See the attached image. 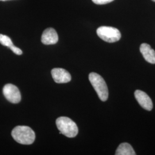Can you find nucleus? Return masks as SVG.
<instances>
[{
  "instance_id": "obj_9",
  "label": "nucleus",
  "mask_w": 155,
  "mask_h": 155,
  "mask_svg": "<svg viewBox=\"0 0 155 155\" xmlns=\"http://www.w3.org/2000/svg\"><path fill=\"white\" fill-rule=\"evenodd\" d=\"M140 50L145 60L151 64H155V51L150 45L143 43L140 45Z\"/></svg>"
},
{
  "instance_id": "obj_8",
  "label": "nucleus",
  "mask_w": 155,
  "mask_h": 155,
  "mask_svg": "<svg viewBox=\"0 0 155 155\" xmlns=\"http://www.w3.org/2000/svg\"><path fill=\"white\" fill-rule=\"evenodd\" d=\"M58 35L54 28L46 29L41 36V42L45 45H55L58 41Z\"/></svg>"
},
{
  "instance_id": "obj_12",
  "label": "nucleus",
  "mask_w": 155,
  "mask_h": 155,
  "mask_svg": "<svg viewBox=\"0 0 155 155\" xmlns=\"http://www.w3.org/2000/svg\"><path fill=\"white\" fill-rule=\"evenodd\" d=\"M9 48L16 55H21L22 54V50H20V48H18V47H17L16 46H15L14 45H12L9 47Z\"/></svg>"
},
{
  "instance_id": "obj_1",
  "label": "nucleus",
  "mask_w": 155,
  "mask_h": 155,
  "mask_svg": "<svg viewBox=\"0 0 155 155\" xmlns=\"http://www.w3.org/2000/svg\"><path fill=\"white\" fill-rule=\"evenodd\" d=\"M12 136L19 144L30 145L35 140V133L27 126H17L12 132Z\"/></svg>"
},
{
  "instance_id": "obj_3",
  "label": "nucleus",
  "mask_w": 155,
  "mask_h": 155,
  "mask_svg": "<svg viewBox=\"0 0 155 155\" xmlns=\"http://www.w3.org/2000/svg\"><path fill=\"white\" fill-rule=\"evenodd\" d=\"M89 81L97 92L100 100L106 101L108 98L109 91L105 80L100 75L91 72L89 74Z\"/></svg>"
},
{
  "instance_id": "obj_5",
  "label": "nucleus",
  "mask_w": 155,
  "mask_h": 155,
  "mask_svg": "<svg viewBox=\"0 0 155 155\" xmlns=\"http://www.w3.org/2000/svg\"><path fill=\"white\" fill-rule=\"evenodd\" d=\"M3 94L6 99L13 104H18L21 99V93L16 86L6 84L3 87Z\"/></svg>"
},
{
  "instance_id": "obj_13",
  "label": "nucleus",
  "mask_w": 155,
  "mask_h": 155,
  "mask_svg": "<svg viewBox=\"0 0 155 155\" xmlns=\"http://www.w3.org/2000/svg\"><path fill=\"white\" fill-rule=\"evenodd\" d=\"M113 1L114 0H92V1L94 2V4L97 5H104V4L110 3Z\"/></svg>"
},
{
  "instance_id": "obj_7",
  "label": "nucleus",
  "mask_w": 155,
  "mask_h": 155,
  "mask_svg": "<svg viewBox=\"0 0 155 155\" xmlns=\"http://www.w3.org/2000/svg\"><path fill=\"white\" fill-rule=\"evenodd\" d=\"M134 96L140 105L143 108L147 110H152L153 108V103L147 93L141 90H137L134 92Z\"/></svg>"
},
{
  "instance_id": "obj_15",
  "label": "nucleus",
  "mask_w": 155,
  "mask_h": 155,
  "mask_svg": "<svg viewBox=\"0 0 155 155\" xmlns=\"http://www.w3.org/2000/svg\"><path fill=\"white\" fill-rule=\"evenodd\" d=\"M152 1H154V2H155V0H152Z\"/></svg>"
},
{
  "instance_id": "obj_10",
  "label": "nucleus",
  "mask_w": 155,
  "mask_h": 155,
  "mask_svg": "<svg viewBox=\"0 0 155 155\" xmlns=\"http://www.w3.org/2000/svg\"><path fill=\"white\" fill-rule=\"evenodd\" d=\"M115 155H135L136 153L132 147L128 143H124L120 144L117 149Z\"/></svg>"
},
{
  "instance_id": "obj_6",
  "label": "nucleus",
  "mask_w": 155,
  "mask_h": 155,
  "mask_svg": "<svg viewBox=\"0 0 155 155\" xmlns=\"http://www.w3.org/2000/svg\"><path fill=\"white\" fill-rule=\"evenodd\" d=\"M52 77L56 83H66L71 80L70 74L63 68H56L51 71Z\"/></svg>"
},
{
  "instance_id": "obj_4",
  "label": "nucleus",
  "mask_w": 155,
  "mask_h": 155,
  "mask_svg": "<svg viewBox=\"0 0 155 155\" xmlns=\"http://www.w3.org/2000/svg\"><path fill=\"white\" fill-rule=\"evenodd\" d=\"M97 33L101 39L107 43L116 42L121 38L120 31L111 27H100L97 29Z\"/></svg>"
},
{
  "instance_id": "obj_2",
  "label": "nucleus",
  "mask_w": 155,
  "mask_h": 155,
  "mask_svg": "<svg viewBox=\"0 0 155 155\" xmlns=\"http://www.w3.org/2000/svg\"><path fill=\"white\" fill-rule=\"evenodd\" d=\"M56 124L60 131L59 133L64 134L67 137H75L78 133L77 124L68 117H61L58 118L56 121Z\"/></svg>"
},
{
  "instance_id": "obj_11",
  "label": "nucleus",
  "mask_w": 155,
  "mask_h": 155,
  "mask_svg": "<svg viewBox=\"0 0 155 155\" xmlns=\"http://www.w3.org/2000/svg\"><path fill=\"white\" fill-rule=\"evenodd\" d=\"M0 43L9 48L12 45H13L11 38L8 36L2 34H0Z\"/></svg>"
},
{
  "instance_id": "obj_14",
  "label": "nucleus",
  "mask_w": 155,
  "mask_h": 155,
  "mask_svg": "<svg viewBox=\"0 0 155 155\" xmlns=\"http://www.w3.org/2000/svg\"><path fill=\"white\" fill-rule=\"evenodd\" d=\"M1 1H9V0H0Z\"/></svg>"
}]
</instances>
